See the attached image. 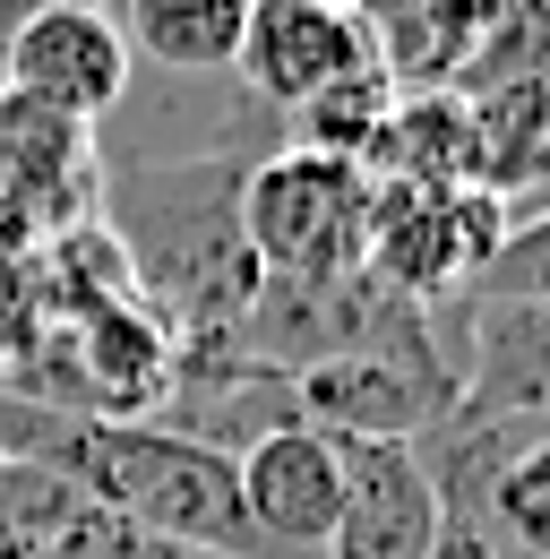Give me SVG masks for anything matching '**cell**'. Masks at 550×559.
<instances>
[{
  "label": "cell",
  "mask_w": 550,
  "mask_h": 559,
  "mask_svg": "<svg viewBox=\"0 0 550 559\" xmlns=\"http://www.w3.org/2000/svg\"><path fill=\"white\" fill-rule=\"evenodd\" d=\"M259 155L267 146H190L172 164H104L95 224L112 233L138 301L181 336V353L224 345L267 284L241 233V181Z\"/></svg>",
  "instance_id": "cell-1"
},
{
  "label": "cell",
  "mask_w": 550,
  "mask_h": 559,
  "mask_svg": "<svg viewBox=\"0 0 550 559\" xmlns=\"http://www.w3.org/2000/svg\"><path fill=\"white\" fill-rule=\"evenodd\" d=\"M370 199L379 181L344 155H301V146H267L241 181V233L250 259L275 284H336L361 276L370 250Z\"/></svg>",
  "instance_id": "cell-2"
},
{
  "label": "cell",
  "mask_w": 550,
  "mask_h": 559,
  "mask_svg": "<svg viewBox=\"0 0 550 559\" xmlns=\"http://www.w3.org/2000/svg\"><path fill=\"white\" fill-rule=\"evenodd\" d=\"M507 224H516L507 199H490L481 181H447V190L379 181L361 267L387 284V293H405L412 310H430V301H465L474 276L490 267V250H499Z\"/></svg>",
  "instance_id": "cell-3"
},
{
  "label": "cell",
  "mask_w": 550,
  "mask_h": 559,
  "mask_svg": "<svg viewBox=\"0 0 550 559\" xmlns=\"http://www.w3.org/2000/svg\"><path fill=\"white\" fill-rule=\"evenodd\" d=\"M292 414L327 439H430L456 414V361L447 345L327 353V361L292 370Z\"/></svg>",
  "instance_id": "cell-4"
},
{
  "label": "cell",
  "mask_w": 550,
  "mask_h": 559,
  "mask_svg": "<svg viewBox=\"0 0 550 559\" xmlns=\"http://www.w3.org/2000/svg\"><path fill=\"white\" fill-rule=\"evenodd\" d=\"M130 44L112 26V9H86V0H52L35 9L9 44H0V95H26L44 112H69V121H112L130 104Z\"/></svg>",
  "instance_id": "cell-5"
},
{
  "label": "cell",
  "mask_w": 550,
  "mask_h": 559,
  "mask_svg": "<svg viewBox=\"0 0 550 559\" xmlns=\"http://www.w3.org/2000/svg\"><path fill=\"white\" fill-rule=\"evenodd\" d=\"M0 199L17 215L26 241H52L69 224H86L104 199V146L86 121L44 112L26 95H0Z\"/></svg>",
  "instance_id": "cell-6"
},
{
  "label": "cell",
  "mask_w": 550,
  "mask_h": 559,
  "mask_svg": "<svg viewBox=\"0 0 550 559\" xmlns=\"http://www.w3.org/2000/svg\"><path fill=\"white\" fill-rule=\"evenodd\" d=\"M456 414L550 430V301H456Z\"/></svg>",
  "instance_id": "cell-7"
},
{
  "label": "cell",
  "mask_w": 550,
  "mask_h": 559,
  "mask_svg": "<svg viewBox=\"0 0 550 559\" xmlns=\"http://www.w3.org/2000/svg\"><path fill=\"white\" fill-rule=\"evenodd\" d=\"M352 70H370L352 9H327V0H250L232 78H241V95H250L259 112L284 121V112H301L310 95L344 86Z\"/></svg>",
  "instance_id": "cell-8"
},
{
  "label": "cell",
  "mask_w": 550,
  "mask_h": 559,
  "mask_svg": "<svg viewBox=\"0 0 550 559\" xmlns=\"http://www.w3.org/2000/svg\"><path fill=\"white\" fill-rule=\"evenodd\" d=\"M439 490L412 439H336V534L327 559H430Z\"/></svg>",
  "instance_id": "cell-9"
},
{
  "label": "cell",
  "mask_w": 550,
  "mask_h": 559,
  "mask_svg": "<svg viewBox=\"0 0 550 559\" xmlns=\"http://www.w3.org/2000/svg\"><path fill=\"white\" fill-rule=\"evenodd\" d=\"M241 474V516L267 559H327L336 534V439L310 421H284L259 448L232 456Z\"/></svg>",
  "instance_id": "cell-10"
},
{
  "label": "cell",
  "mask_w": 550,
  "mask_h": 559,
  "mask_svg": "<svg viewBox=\"0 0 550 559\" xmlns=\"http://www.w3.org/2000/svg\"><path fill=\"white\" fill-rule=\"evenodd\" d=\"M352 26H361L370 70L396 95H439L465 78L490 26V0H352Z\"/></svg>",
  "instance_id": "cell-11"
},
{
  "label": "cell",
  "mask_w": 550,
  "mask_h": 559,
  "mask_svg": "<svg viewBox=\"0 0 550 559\" xmlns=\"http://www.w3.org/2000/svg\"><path fill=\"white\" fill-rule=\"evenodd\" d=\"M474 112V181L490 199H516L534 190L550 199V78H507V86H474L465 95Z\"/></svg>",
  "instance_id": "cell-12"
},
{
  "label": "cell",
  "mask_w": 550,
  "mask_h": 559,
  "mask_svg": "<svg viewBox=\"0 0 550 559\" xmlns=\"http://www.w3.org/2000/svg\"><path fill=\"white\" fill-rule=\"evenodd\" d=\"M370 181H421V190H447V181H474V112L456 86L439 95H396L379 139L361 155Z\"/></svg>",
  "instance_id": "cell-13"
},
{
  "label": "cell",
  "mask_w": 550,
  "mask_h": 559,
  "mask_svg": "<svg viewBox=\"0 0 550 559\" xmlns=\"http://www.w3.org/2000/svg\"><path fill=\"white\" fill-rule=\"evenodd\" d=\"M112 26L130 44V61L206 78V70H232L250 0H112Z\"/></svg>",
  "instance_id": "cell-14"
},
{
  "label": "cell",
  "mask_w": 550,
  "mask_h": 559,
  "mask_svg": "<svg viewBox=\"0 0 550 559\" xmlns=\"http://www.w3.org/2000/svg\"><path fill=\"white\" fill-rule=\"evenodd\" d=\"M387 104H396V86H387V78H379V70H352L344 86L310 95L301 112H284V146L361 164V155H370V139H379V121H387Z\"/></svg>",
  "instance_id": "cell-15"
},
{
  "label": "cell",
  "mask_w": 550,
  "mask_h": 559,
  "mask_svg": "<svg viewBox=\"0 0 550 559\" xmlns=\"http://www.w3.org/2000/svg\"><path fill=\"white\" fill-rule=\"evenodd\" d=\"M490 534L507 543V559H550V430L490 474Z\"/></svg>",
  "instance_id": "cell-16"
},
{
  "label": "cell",
  "mask_w": 550,
  "mask_h": 559,
  "mask_svg": "<svg viewBox=\"0 0 550 559\" xmlns=\"http://www.w3.org/2000/svg\"><path fill=\"white\" fill-rule=\"evenodd\" d=\"M465 301H550V207H525L499 233V250Z\"/></svg>",
  "instance_id": "cell-17"
},
{
  "label": "cell",
  "mask_w": 550,
  "mask_h": 559,
  "mask_svg": "<svg viewBox=\"0 0 550 559\" xmlns=\"http://www.w3.org/2000/svg\"><path fill=\"white\" fill-rule=\"evenodd\" d=\"M0 250H35V241L17 233V215H9V199H0Z\"/></svg>",
  "instance_id": "cell-18"
},
{
  "label": "cell",
  "mask_w": 550,
  "mask_h": 559,
  "mask_svg": "<svg viewBox=\"0 0 550 559\" xmlns=\"http://www.w3.org/2000/svg\"><path fill=\"white\" fill-rule=\"evenodd\" d=\"M327 9H352V0H327Z\"/></svg>",
  "instance_id": "cell-19"
},
{
  "label": "cell",
  "mask_w": 550,
  "mask_h": 559,
  "mask_svg": "<svg viewBox=\"0 0 550 559\" xmlns=\"http://www.w3.org/2000/svg\"><path fill=\"white\" fill-rule=\"evenodd\" d=\"M542 207H550V199H542Z\"/></svg>",
  "instance_id": "cell-20"
}]
</instances>
